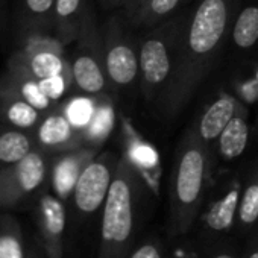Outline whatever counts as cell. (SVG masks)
<instances>
[{"instance_id": "1", "label": "cell", "mask_w": 258, "mask_h": 258, "mask_svg": "<svg viewBox=\"0 0 258 258\" xmlns=\"http://www.w3.org/2000/svg\"><path fill=\"white\" fill-rule=\"evenodd\" d=\"M235 0H201L188 17L178 47L175 78L164 96L169 111L181 106L195 90L232 23Z\"/></svg>"}, {"instance_id": "2", "label": "cell", "mask_w": 258, "mask_h": 258, "mask_svg": "<svg viewBox=\"0 0 258 258\" xmlns=\"http://www.w3.org/2000/svg\"><path fill=\"white\" fill-rule=\"evenodd\" d=\"M145 199L146 188L137 169L121 157L102 207L97 258H127L136 246Z\"/></svg>"}, {"instance_id": "3", "label": "cell", "mask_w": 258, "mask_h": 258, "mask_svg": "<svg viewBox=\"0 0 258 258\" xmlns=\"http://www.w3.org/2000/svg\"><path fill=\"white\" fill-rule=\"evenodd\" d=\"M207 145L188 134L181 145L175 163L170 188L169 232L173 237L187 234L201 213L208 182Z\"/></svg>"}, {"instance_id": "4", "label": "cell", "mask_w": 258, "mask_h": 258, "mask_svg": "<svg viewBox=\"0 0 258 258\" xmlns=\"http://www.w3.org/2000/svg\"><path fill=\"white\" fill-rule=\"evenodd\" d=\"M188 17H178L155 28L139 47L142 87L148 99H164L176 72L179 40Z\"/></svg>"}, {"instance_id": "5", "label": "cell", "mask_w": 258, "mask_h": 258, "mask_svg": "<svg viewBox=\"0 0 258 258\" xmlns=\"http://www.w3.org/2000/svg\"><path fill=\"white\" fill-rule=\"evenodd\" d=\"M118 160L115 154L103 152L91 158L82 169L72 195L73 204L81 214H94L103 207Z\"/></svg>"}, {"instance_id": "6", "label": "cell", "mask_w": 258, "mask_h": 258, "mask_svg": "<svg viewBox=\"0 0 258 258\" xmlns=\"http://www.w3.org/2000/svg\"><path fill=\"white\" fill-rule=\"evenodd\" d=\"M47 178V163L41 152L32 151L22 161L0 169V208L17 205L37 191Z\"/></svg>"}, {"instance_id": "7", "label": "cell", "mask_w": 258, "mask_h": 258, "mask_svg": "<svg viewBox=\"0 0 258 258\" xmlns=\"http://www.w3.org/2000/svg\"><path fill=\"white\" fill-rule=\"evenodd\" d=\"M10 72L43 81L59 75H72L70 66L62 58L61 44L52 40L32 38L28 46L14 55Z\"/></svg>"}, {"instance_id": "8", "label": "cell", "mask_w": 258, "mask_h": 258, "mask_svg": "<svg viewBox=\"0 0 258 258\" xmlns=\"http://www.w3.org/2000/svg\"><path fill=\"white\" fill-rule=\"evenodd\" d=\"M103 66L109 82L118 88L133 85L140 76L139 50L118 31H108L103 46Z\"/></svg>"}, {"instance_id": "9", "label": "cell", "mask_w": 258, "mask_h": 258, "mask_svg": "<svg viewBox=\"0 0 258 258\" xmlns=\"http://www.w3.org/2000/svg\"><path fill=\"white\" fill-rule=\"evenodd\" d=\"M67 213L56 195L44 193L38 202V229L47 258H62Z\"/></svg>"}, {"instance_id": "10", "label": "cell", "mask_w": 258, "mask_h": 258, "mask_svg": "<svg viewBox=\"0 0 258 258\" xmlns=\"http://www.w3.org/2000/svg\"><path fill=\"white\" fill-rule=\"evenodd\" d=\"M37 143L44 151L66 152L78 149L79 136L76 127L64 112L46 115L37 129Z\"/></svg>"}, {"instance_id": "11", "label": "cell", "mask_w": 258, "mask_h": 258, "mask_svg": "<svg viewBox=\"0 0 258 258\" xmlns=\"http://www.w3.org/2000/svg\"><path fill=\"white\" fill-rule=\"evenodd\" d=\"M72 81L85 94H99L106 87L103 53H93L90 47L79 49L70 62Z\"/></svg>"}, {"instance_id": "12", "label": "cell", "mask_w": 258, "mask_h": 258, "mask_svg": "<svg viewBox=\"0 0 258 258\" xmlns=\"http://www.w3.org/2000/svg\"><path fill=\"white\" fill-rule=\"evenodd\" d=\"M240 196V184H231L226 191H223L216 201H213L207 211L202 214V228L211 235H220L229 231L234 226L238 214Z\"/></svg>"}, {"instance_id": "13", "label": "cell", "mask_w": 258, "mask_h": 258, "mask_svg": "<svg viewBox=\"0 0 258 258\" xmlns=\"http://www.w3.org/2000/svg\"><path fill=\"white\" fill-rule=\"evenodd\" d=\"M237 99L231 94H220L214 102H211L204 114L199 118L198 123V133L201 142H204L207 146L213 142H216L220 136V133L225 129V126L231 121V118L238 111Z\"/></svg>"}, {"instance_id": "14", "label": "cell", "mask_w": 258, "mask_h": 258, "mask_svg": "<svg viewBox=\"0 0 258 258\" xmlns=\"http://www.w3.org/2000/svg\"><path fill=\"white\" fill-rule=\"evenodd\" d=\"M40 112L5 82L0 85V118L16 129H32L38 124Z\"/></svg>"}, {"instance_id": "15", "label": "cell", "mask_w": 258, "mask_h": 258, "mask_svg": "<svg viewBox=\"0 0 258 258\" xmlns=\"http://www.w3.org/2000/svg\"><path fill=\"white\" fill-rule=\"evenodd\" d=\"M91 158H94L91 151H78L62 155L55 161L52 167V187L59 199L64 201L73 195L75 184Z\"/></svg>"}, {"instance_id": "16", "label": "cell", "mask_w": 258, "mask_h": 258, "mask_svg": "<svg viewBox=\"0 0 258 258\" xmlns=\"http://www.w3.org/2000/svg\"><path fill=\"white\" fill-rule=\"evenodd\" d=\"M249 142V126L243 111L238 108L231 121L217 139V152L225 161H235L243 155Z\"/></svg>"}, {"instance_id": "17", "label": "cell", "mask_w": 258, "mask_h": 258, "mask_svg": "<svg viewBox=\"0 0 258 258\" xmlns=\"http://www.w3.org/2000/svg\"><path fill=\"white\" fill-rule=\"evenodd\" d=\"M85 0H56L53 19L62 41H70L81 35L84 28Z\"/></svg>"}, {"instance_id": "18", "label": "cell", "mask_w": 258, "mask_h": 258, "mask_svg": "<svg viewBox=\"0 0 258 258\" xmlns=\"http://www.w3.org/2000/svg\"><path fill=\"white\" fill-rule=\"evenodd\" d=\"M231 41L238 50H249L258 43V5L238 11L231 28Z\"/></svg>"}, {"instance_id": "19", "label": "cell", "mask_w": 258, "mask_h": 258, "mask_svg": "<svg viewBox=\"0 0 258 258\" xmlns=\"http://www.w3.org/2000/svg\"><path fill=\"white\" fill-rule=\"evenodd\" d=\"M32 151V142L22 129L13 127L0 133V167H8L22 161Z\"/></svg>"}, {"instance_id": "20", "label": "cell", "mask_w": 258, "mask_h": 258, "mask_svg": "<svg viewBox=\"0 0 258 258\" xmlns=\"http://www.w3.org/2000/svg\"><path fill=\"white\" fill-rule=\"evenodd\" d=\"M5 84L17 94H20L25 100H28L31 105H34L38 111H47L52 105V100L43 91L41 84L37 79L10 72L8 78L5 79Z\"/></svg>"}, {"instance_id": "21", "label": "cell", "mask_w": 258, "mask_h": 258, "mask_svg": "<svg viewBox=\"0 0 258 258\" xmlns=\"http://www.w3.org/2000/svg\"><path fill=\"white\" fill-rule=\"evenodd\" d=\"M0 258H25L22 228L13 217L0 219Z\"/></svg>"}, {"instance_id": "22", "label": "cell", "mask_w": 258, "mask_h": 258, "mask_svg": "<svg viewBox=\"0 0 258 258\" xmlns=\"http://www.w3.org/2000/svg\"><path fill=\"white\" fill-rule=\"evenodd\" d=\"M182 0H149L137 17L134 28H154L176 11Z\"/></svg>"}, {"instance_id": "23", "label": "cell", "mask_w": 258, "mask_h": 258, "mask_svg": "<svg viewBox=\"0 0 258 258\" xmlns=\"http://www.w3.org/2000/svg\"><path fill=\"white\" fill-rule=\"evenodd\" d=\"M237 220L241 228H250L258 222V178L249 181L241 190Z\"/></svg>"}, {"instance_id": "24", "label": "cell", "mask_w": 258, "mask_h": 258, "mask_svg": "<svg viewBox=\"0 0 258 258\" xmlns=\"http://www.w3.org/2000/svg\"><path fill=\"white\" fill-rule=\"evenodd\" d=\"M93 108L91 103L81 99V100H73L69 106H67V112L66 115L70 118V121L73 123V126L78 129L81 126H87L91 118H93Z\"/></svg>"}, {"instance_id": "25", "label": "cell", "mask_w": 258, "mask_h": 258, "mask_svg": "<svg viewBox=\"0 0 258 258\" xmlns=\"http://www.w3.org/2000/svg\"><path fill=\"white\" fill-rule=\"evenodd\" d=\"M127 258H164V247L158 238H146L137 243Z\"/></svg>"}, {"instance_id": "26", "label": "cell", "mask_w": 258, "mask_h": 258, "mask_svg": "<svg viewBox=\"0 0 258 258\" xmlns=\"http://www.w3.org/2000/svg\"><path fill=\"white\" fill-rule=\"evenodd\" d=\"M56 0H23L28 16L34 20H46L55 13Z\"/></svg>"}, {"instance_id": "27", "label": "cell", "mask_w": 258, "mask_h": 258, "mask_svg": "<svg viewBox=\"0 0 258 258\" xmlns=\"http://www.w3.org/2000/svg\"><path fill=\"white\" fill-rule=\"evenodd\" d=\"M69 76L72 78V75H69ZM69 76L67 75H59V76H53V78L40 81L43 91L49 96L50 100H56L64 94V91L67 88Z\"/></svg>"}, {"instance_id": "28", "label": "cell", "mask_w": 258, "mask_h": 258, "mask_svg": "<svg viewBox=\"0 0 258 258\" xmlns=\"http://www.w3.org/2000/svg\"><path fill=\"white\" fill-rule=\"evenodd\" d=\"M149 2V0H123V11H124V17L126 20L134 26L137 17L140 16V13L143 11L145 5Z\"/></svg>"}, {"instance_id": "29", "label": "cell", "mask_w": 258, "mask_h": 258, "mask_svg": "<svg viewBox=\"0 0 258 258\" xmlns=\"http://www.w3.org/2000/svg\"><path fill=\"white\" fill-rule=\"evenodd\" d=\"M207 250V258H237L235 250L226 244H216Z\"/></svg>"}, {"instance_id": "30", "label": "cell", "mask_w": 258, "mask_h": 258, "mask_svg": "<svg viewBox=\"0 0 258 258\" xmlns=\"http://www.w3.org/2000/svg\"><path fill=\"white\" fill-rule=\"evenodd\" d=\"M244 258H258V241L255 240L250 246V249L247 250L246 256Z\"/></svg>"}, {"instance_id": "31", "label": "cell", "mask_w": 258, "mask_h": 258, "mask_svg": "<svg viewBox=\"0 0 258 258\" xmlns=\"http://www.w3.org/2000/svg\"><path fill=\"white\" fill-rule=\"evenodd\" d=\"M100 2L105 8H115L123 5V0H100Z\"/></svg>"}]
</instances>
